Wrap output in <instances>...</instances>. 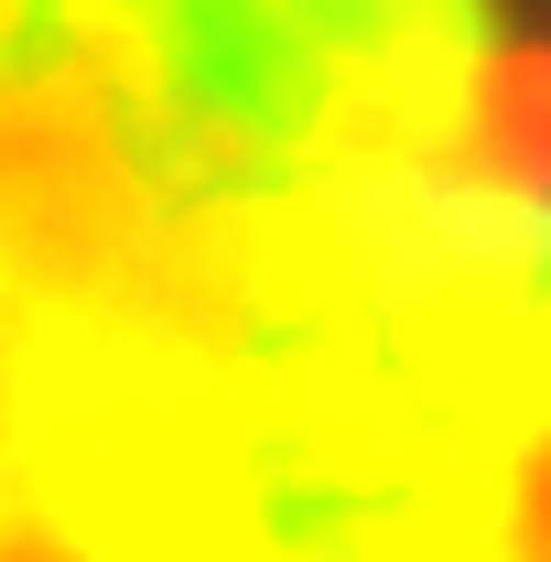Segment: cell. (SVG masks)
<instances>
[{"label":"cell","mask_w":551,"mask_h":562,"mask_svg":"<svg viewBox=\"0 0 551 562\" xmlns=\"http://www.w3.org/2000/svg\"><path fill=\"white\" fill-rule=\"evenodd\" d=\"M486 66V0H0V422L76 336L465 173Z\"/></svg>","instance_id":"6da1fadb"}]
</instances>
